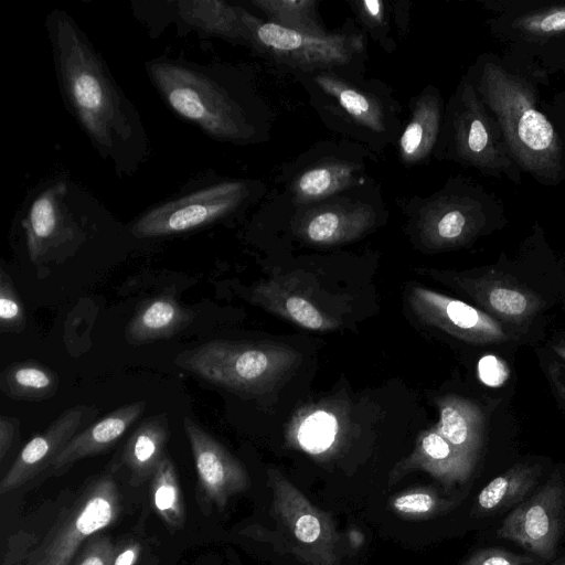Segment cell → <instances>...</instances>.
Instances as JSON below:
<instances>
[{"label":"cell","mask_w":565,"mask_h":565,"mask_svg":"<svg viewBox=\"0 0 565 565\" xmlns=\"http://www.w3.org/2000/svg\"><path fill=\"white\" fill-rule=\"evenodd\" d=\"M445 153L481 174L521 185L523 172L512 158L500 125L463 76L446 117Z\"/></svg>","instance_id":"8992f818"},{"label":"cell","mask_w":565,"mask_h":565,"mask_svg":"<svg viewBox=\"0 0 565 565\" xmlns=\"http://www.w3.org/2000/svg\"><path fill=\"white\" fill-rule=\"evenodd\" d=\"M565 565V564H564Z\"/></svg>","instance_id":"7dc6e473"},{"label":"cell","mask_w":565,"mask_h":565,"mask_svg":"<svg viewBox=\"0 0 565 565\" xmlns=\"http://www.w3.org/2000/svg\"><path fill=\"white\" fill-rule=\"evenodd\" d=\"M509 375L508 365L497 355H483L478 362V376L488 386L498 387L503 385Z\"/></svg>","instance_id":"74e56055"},{"label":"cell","mask_w":565,"mask_h":565,"mask_svg":"<svg viewBox=\"0 0 565 565\" xmlns=\"http://www.w3.org/2000/svg\"><path fill=\"white\" fill-rule=\"evenodd\" d=\"M540 475L539 465L519 463L511 467L479 492L473 514L488 515L519 503L535 486Z\"/></svg>","instance_id":"d4e9b609"},{"label":"cell","mask_w":565,"mask_h":565,"mask_svg":"<svg viewBox=\"0 0 565 565\" xmlns=\"http://www.w3.org/2000/svg\"><path fill=\"white\" fill-rule=\"evenodd\" d=\"M318 84L359 124L381 132L384 130L383 113L375 99L349 87L329 75L317 76Z\"/></svg>","instance_id":"f546056e"},{"label":"cell","mask_w":565,"mask_h":565,"mask_svg":"<svg viewBox=\"0 0 565 565\" xmlns=\"http://www.w3.org/2000/svg\"><path fill=\"white\" fill-rule=\"evenodd\" d=\"M193 318L192 310L182 307L173 296L163 294L140 303L125 335L131 344L169 339L186 328Z\"/></svg>","instance_id":"44dd1931"},{"label":"cell","mask_w":565,"mask_h":565,"mask_svg":"<svg viewBox=\"0 0 565 565\" xmlns=\"http://www.w3.org/2000/svg\"><path fill=\"white\" fill-rule=\"evenodd\" d=\"M145 401L120 406L102 419L77 433L51 466V472L61 475L76 461L98 455L113 447L127 429L143 414Z\"/></svg>","instance_id":"d6986e66"},{"label":"cell","mask_w":565,"mask_h":565,"mask_svg":"<svg viewBox=\"0 0 565 565\" xmlns=\"http://www.w3.org/2000/svg\"><path fill=\"white\" fill-rule=\"evenodd\" d=\"M115 223L105 205L65 178L50 179L31 191L17 221L28 257L36 266L63 262Z\"/></svg>","instance_id":"277c9868"},{"label":"cell","mask_w":565,"mask_h":565,"mask_svg":"<svg viewBox=\"0 0 565 565\" xmlns=\"http://www.w3.org/2000/svg\"><path fill=\"white\" fill-rule=\"evenodd\" d=\"M252 42L286 63L305 68L347 63L362 45L360 36L313 35L263 22L248 13Z\"/></svg>","instance_id":"4fadbf2b"},{"label":"cell","mask_w":565,"mask_h":565,"mask_svg":"<svg viewBox=\"0 0 565 565\" xmlns=\"http://www.w3.org/2000/svg\"><path fill=\"white\" fill-rule=\"evenodd\" d=\"M116 548L106 536H92L71 565H114Z\"/></svg>","instance_id":"d590c367"},{"label":"cell","mask_w":565,"mask_h":565,"mask_svg":"<svg viewBox=\"0 0 565 565\" xmlns=\"http://www.w3.org/2000/svg\"><path fill=\"white\" fill-rule=\"evenodd\" d=\"M475 466L476 463L459 454L434 425L418 435L413 452L393 468L390 484L408 472L422 470L449 489L454 484L466 482Z\"/></svg>","instance_id":"e0dca14e"},{"label":"cell","mask_w":565,"mask_h":565,"mask_svg":"<svg viewBox=\"0 0 565 565\" xmlns=\"http://www.w3.org/2000/svg\"><path fill=\"white\" fill-rule=\"evenodd\" d=\"M373 218V211L366 205L335 204L311 211L299 233L310 243L332 245L355 238L371 226Z\"/></svg>","instance_id":"7402d4cb"},{"label":"cell","mask_w":565,"mask_h":565,"mask_svg":"<svg viewBox=\"0 0 565 565\" xmlns=\"http://www.w3.org/2000/svg\"><path fill=\"white\" fill-rule=\"evenodd\" d=\"M355 168L333 162L305 171L294 184V193L300 202L327 198L349 186L354 180Z\"/></svg>","instance_id":"f1b7e54d"},{"label":"cell","mask_w":565,"mask_h":565,"mask_svg":"<svg viewBox=\"0 0 565 565\" xmlns=\"http://www.w3.org/2000/svg\"><path fill=\"white\" fill-rule=\"evenodd\" d=\"M339 431L337 417L324 409H316L307 414L295 429L297 445L311 455L328 450Z\"/></svg>","instance_id":"d6a6232c"},{"label":"cell","mask_w":565,"mask_h":565,"mask_svg":"<svg viewBox=\"0 0 565 565\" xmlns=\"http://www.w3.org/2000/svg\"><path fill=\"white\" fill-rule=\"evenodd\" d=\"M456 501L443 498L428 487L399 492L390 500L394 513L411 520H424L451 510Z\"/></svg>","instance_id":"1f68e13d"},{"label":"cell","mask_w":565,"mask_h":565,"mask_svg":"<svg viewBox=\"0 0 565 565\" xmlns=\"http://www.w3.org/2000/svg\"><path fill=\"white\" fill-rule=\"evenodd\" d=\"M300 354L288 347L214 340L180 353L175 363L213 385L262 393L296 366Z\"/></svg>","instance_id":"5b68a950"},{"label":"cell","mask_w":565,"mask_h":565,"mask_svg":"<svg viewBox=\"0 0 565 565\" xmlns=\"http://www.w3.org/2000/svg\"><path fill=\"white\" fill-rule=\"evenodd\" d=\"M289 320L310 330L324 331L335 327L337 322L320 311L313 302L300 295H286L280 310Z\"/></svg>","instance_id":"836d02e7"},{"label":"cell","mask_w":565,"mask_h":565,"mask_svg":"<svg viewBox=\"0 0 565 565\" xmlns=\"http://www.w3.org/2000/svg\"><path fill=\"white\" fill-rule=\"evenodd\" d=\"M359 12L370 25H381L383 22V3L379 0L356 2Z\"/></svg>","instance_id":"60d3db41"},{"label":"cell","mask_w":565,"mask_h":565,"mask_svg":"<svg viewBox=\"0 0 565 565\" xmlns=\"http://www.w3.org/2000/svg\"><path fill=\"white\" fill-rule=\"evenodd\" d=\"M439 433L463 457L477 462L484 438V416L472 401L457 395H445L436 399Z\"/></svg>","instance_id":"ffe728a7"},{"label":"cell","mask_w":565,"mask_h":565,"mask_svg":"<svg viewBox=\"0 0 565 565\" xmlns=\"http://www.w3.org/2000/svg\"><path fill=\"white\" fill-rule=\"evenodd\" d=\"M58 376L50 367L34 361L14 362L0 376L2 393L20 401H43L55 395Z\"/></svg>","instance_id":"4316f807"},{"label":"cell","mask_w":565,"mask_h":565,"mask_svg":"<svg viewBox=\"0 0 565 565\" xmlns=\"http://www.w3.org/2000/svg\"><path fill=\"white\" fill-rule=\"evenodd\" d=\"M173 12L179 21L205 35L252 42L248 12L223 1H177Z\"/></svg>","instance_id":"603a6c76"},{"label":"cell","mask_w":565,"mask_h":565,"mask_svg":"<svg viewBox=\"0 0 565 565\" xmlns=\"http://www.w3.org/2000/svg\"><path fill=\"white\" fill-rule=\"evenodd\" d=\"M26 326L25 310L10 276L0 270V330L19 333Z\"/></svg>","instance_id":"e575fe53"},{"label":"cell","mask_w":565,"mask_h":565,"mask_svg":"<svg viewBox=\"0 0 565 565\" xmlns=\"http://www.w3.org/2000/svg\"><path fill=\"white\" fill-rule=\"evenodd\" d=\"M539 64L550 76L556 73H563L565 75V47L559 52L542 60Z\"/></svg>","instance_id":"b9f144b4"},{"label":"cell","mask_w":565,"mask_h":565,"mask_svg":"<svg viewBox=\"0 0 565 565\" xmlns=\"http://www.w3.org/2000/svg\"><path fill=\"white\" fill-rule=\"evenodd\" d=\"M241 180L204 177L141 213L129 225L135 238H159L204 228L236 212L247 200Z\"/></svg>","instance_id":"52a82bcc"},{"label":"cell","mask_w":565,"mask_h":565,"mask_svg":"<svg viewBox=\"0 0 565 565\" xmlns=\"http://www.w3.org/2000/svg\"><path fill=\"white\" fill-rule=\"evenodd\" d=\"M278 547L305 565H340L341 536L331 515L317 508L278 469H268Z\"/></svg>","instance_id":"9c48e42d"},{"label":"cell","mask_w":565,"mask_h":565,"mask_svg":"<svg viewBox=\"0 0 565 565\" xmlns=\"http://www.w3.org/2000/svg\"><path fill=\"white\" fill-rule=\"evenodd\" d=\"M556 354L565 361V342H559L553 345Z\"/></svg>","instance_id":"f6af8a7d"},{"label":"cell","mask_w":565,"mask_h":565,"mask_svg":"<svg viewBox=\"0 0 565 565\" xmlns=\"http://www.w3.org/2000/svg\"><path fill=\"white\" fill-rule=\"evenodd\" d=\"M138 555V547L137 546H130L126 548L125 551L117 554L114 565H132L137 558Z\"/></svg>","instance_id":"7bdbcfd3"},{"label":"cell","mask_w":565,"mask_h":565,"mask_svg":"<svg viewBox=\"0 0 565 565\" xmlns=\"http://www.w3.org/2000/svg\"><path fill=\"white\" fill-rule=\"evenodd\" d=\"M408 299L423 322L460 340L488 344L510 339L497 319L461 300L420 286L412 288Z\"/></svg>","instance_id":"5bb4252c"},{"label":"cell","mask_w":565,"mask_h":565,"mask_svg":"<svg viewBox=\"0 0 565 565\" xmlns=\"http://www.w3.org/2000/svg\"><path fill=\"white\" fill-rule=\"evenodd\" d=\"M152 504L162 520L172 527H180L185 520L184 500L175 467L166 455L150 483Z\"/></svg>","instance_id":"83f0119b"},{"label":"cell","mask_w":565,"mask_h":565,"mask_svg":"<svg viewBox=\"0 0 565 565\" xmlns=\"http://www.w3.org/2000/svg\"><path fill=\"white\" fill-rule=\"evenodd\" d=\"M481 100L498 120L521 171L543 186L565 181V146L542 109L550 75L536 62L502 52L481 53L469 67Z\"/></svg>","instance_id":"7a4b0ae2"},{"label":"cell","mask_w":565,"mask_h":565,"mask_svg":"<svg viewBox=\"0 0 565 565\" xmlns=\"http://www.w3.org/2000/svg\"><path fill=\"white\" fill-rule=\"evenodd\" d=\"M441 100L436 94L422 97L399 139L402 158L407 162L425 159L437 142L441 126Z\"/></svg>","instance_id":"484cf974"},{"label":"cell","mask_w":565,"mask_h":565,"mask_svg":"<svg viewBox=\"0 0 565 565\" xmlns=\"http://www.w3.org/2000/svg\"><path fill=\"white\" fill-rule=\"evenodd\" d=\"M498 274L490 270L479 277L457 278V281L498 319L514 324L530 322L543 306L540 297L515 280Z\"/></svg>","instance_id":"ac0fdd59"},{"label":"cell","mask_w":565,"mask_h":565,"mask_svg":"<svg viewBox=\"0 0 565 565\" xmlns=\"http://www.w3.org/2000/svg\"><path fill=\"white\" fill-rule=\"evenodd\" d=\"M348 541L353 548H358L364 543V535L360 530L351 529L348 533Z\"/></svg>","instance_id":"ee69618b"},{"label":"cell","mask_w":565,"mask_h":565,"mask_svg":"<svg viewBox=\"0 0 565 565\" xmlns=\"http://www.w3.org/2000/svg\"><path fill=\"white\" fill-rule=\"evenodd\" d=\"M565 483L558 470L529 500L503 520L498 535L543 561L554 557L563 531Z\"/></svg>","instance_id":"7c38bea8"},{"label":"cell","mask_w":565,"mask_h":565,"mask_svg":"<svg viewBox=\"0 0 565 565\" xmlns=\"http://www.w3.org/2000/svg\"><path fill=\"white\" fill-rule=\"evenodd\" d=\"M561 394L564 395V397H565V393L564 392H562Z\"/></svg>","instance_id":"bcb514c9"},{"label":"cell","mask_w":565,"mask_h":565,"mask_svg":"<svg viewBox=\"0 0 565 565\" xmlns=\"http://www.w3.org/2000/svg\"><path fill=\"white\" fill-rule=\"evenodd\" d=\"M490 36L505 53L540 63L565 47V0H482Z\"/></svg>","instance_id":"30bf717a"},{"label":"cell","mask_w":565,"mask_h":565,"mask_svg":"<svg viewBox=\"0 0 565 565\" xmlns=\"http://www.w3.org/2000/svg\"><path fill=\"white\" fill-rule=\"evenodd\" d=\"M19 430V420L13 417L2 415L0 417V459L3 460L12 447L17 433Z\"/></svg>","instance_id":"ab89813d"},{"label":"cell","mask_w":565,"mask_h":565,"mask_svg":"<svg viewBox=\"0 0 565 565\" xmlns=\"http://www.w3.org/2000/svg\"><path fill=\"white\" fill-rule=\"evenodd\" d=\"M170 438L166 414L146 418L132 431L122 452L124 465L130 472L131 483L140 484L151 479Z\"/></svg>","instance_id":"cb8c5ba5"},{"label":"cell","mask_w":565,"mask_h":565,"mask_svg":"<svg viewBox=\"0 0 565 565\" xmlns=\"http://www.w3.org/2000/svg\"><path fill=\"white\" fill-rule=\"evenodd\" d=\"M461 565H546L545 562L527 555L501 548H483L469 556Z\"/></svg>","instance_id":"8d00e7d4"},{"label":"cell","mask_w":565,"mask_h":565,"mask_svg":"<svg viewBox=\"0 0 565 565\" xmlns=\"http://www.w3.org/2000/svg\"><path fill=\"white\" fill-rule=\"evenodd\" d=\"M45 29L65 108L117 177H131L150 154L139 111L73 17L55 8Z\"/></svg>","instance_id":"6da1fadb"},{"label":"cell","mask_w":565,"mask_h":565,"mask_svg":"<svg viewBox=\"0 0 565 565\" xmlns=\"http://www.w3.org/2000/svg\"><path fill=\"white\" fill-rule=\"evenodd\" d=\"M120 512L117 483L109 475L93 479L66 505L41 543L28 556L26 565H71L79 548Z\"/></svg>","instance_id":"8fae6325"},{"label":"cell","mask_w":565,"mask_h":565,"mask_svg":"<svg viewBox=\"0 0 565 565\" xmlns=\"http://www.w3.org/2000/svg\"><path fill=\"white\" fill-rule=\"evenodd\" d=\"M83 405L66 409L44 431L33 436L21 449L15 460L0 481V493L6 494L22 487L52 463L77 434L90 413Z\"/></svg>","instance_id":"2e32d148"},{"label":"cell","mask_w":565,"mask_h":565,"mask_svg":"<svg viewBox=\"0 0 565 565\" xmlns=\"http://www.w3.org/2000/svg\"><path fill=\"white\" fill-rule=\"evenodd\" d=\"M145 70L166 106L203 134L227 142L252 137L246 108L222 66L162 55L146 62Z\"/></svg>","instance_id":"3957f363"},{"label":"cell","mask_w":565,"mask_h":565,"mask_svg":"<svg viewBox=\"0 0 565 565\" xmlns=\"http://www.w3.org/2000/svg\"><path fill=\"white\" fill-rule=\"evenodd\" d=\"M268 18L269 22L297 32L324 35L317 11L311 0H266L254 1Z\"/></svg>","instance_id":"4dcf8cb0"},{"label":"cell","mask_w":565,"mask_h":565,"mask_svg":"<svg viewBox=\"0 0 565 565\" xmlns=\"http://www.w3.org/2000/svg\"><path fill=\"white\" fill-rule=\"evenodd\" d=\"M420 221L425 244L438 249L468 245L509 223L504 202L495 193L462 179L430 201Z\"/></svg>","instance_id":"ba28073f"},{"label":"cell","mask_w":565,"mask_h":565,"mask_svg":"<svg viewBox=\"0 0 565 565\" xmlns=\"http://www.w3.org/2000/svg\"><path fill=\"white\" fill-rule=\"evenodd\" d=\"M542 109L565 146V90L557 92L548 100H542Z\"/></svg>","instance_id":"f35d334b"},{"label":"cell","mask_w":565,"mask_h":565,"mask_svg":"<svg viewBox=\"0 0 565 565\" xmlns=\"http://www.w3.org/2000/svg\"><path fill=\"white\" fill-rule=\"evenodd\" d=\"M183 428L193 455L198 480L205 498L223 508L249 486L244 466L192 418H183Z\"/></svg>","instance_id":"9a60e30c"}]
</instances>
